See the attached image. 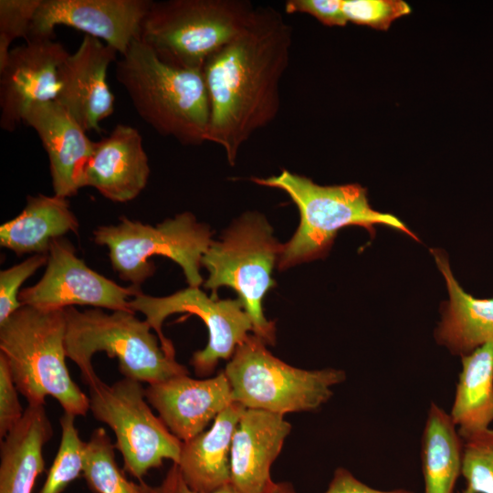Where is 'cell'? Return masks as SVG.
Returning a JSON list of instances; mask_svg holds the SVG:
<instances>
[{
	"label": "cell",
	"mask_w": 493,
	"mask_h": 493,
	"mask_svg": "<svg viewBox=\"0 0 493 493\" xmlns=\"http://www.w3.org/2000/svg\"><path fill=\"white\" fill-rule=\"evenodd\" d=\"M292 36L281 13L257 6L241 33L203 67L210 101L206 142L221 146L231 165L241 146L278 112Z\"/></svg>",
	"instance_id": "obj_1"
},
{
	"label": "cell",
	"mask_w": 493,
	"mask_h": 493,
	"mask_svg": "<svg viewBox=\"0 0 493 493\" xmlns=\"http://www.w3.org/2000/svg\"><path fill=\"white\" fill-rule=\"evenodd\" d=\"M116 79L158 133L184 145L206 142L210 101L202 70L171 66L138 38L117 61Z\"/></svg>",
	"instance_id": "obj_2"
},
{
	"label": "cell",
	"mask_w": 493,
	"mask_h": 493,
	"mask_svg": "<svg viewBox=\"0 0 493 493\" xmlns=\"http://www.w3.org/2000/svg\"><path fill=\"white\" fill-rule=\"evenodd\" d=\"M66 328L65 309L23 305L0 324V353L28 404L43 405L51 396L64 412L85 416L89 400L66 365Z\"/></svg>",
	"instance_id": "obj_3"
},
{
	"label": "cell",
	"mask_w": 493,
	"mask_h": 493,
	"mask_svg": "<svg viewBox=\"0 0 493 493\" xmlns=\"http://www.w3.org/2000/svg\"><path fill=\"white\" fill-rule=\"evenodd\" d=\"M252 181L284 191L300 214L296 233L283 245L278 262L280 270L323 257L338 231L349 226H362L372 236L374 226H383L419 241L397 216L374 210L369 203L367 190L358 184L320 185L306 176L287 170L267 178L255 177Z\"/></svg>",
	"instance_id": "obj_4"
},
{
	"label": "cell",
	"mask_w": 493,
	"mask_h": 493,
	"mask_svg": "<svg viewBox=\"0 0 493 493\" xmlns=\"http://www.w3.org/2000/svg\"><path fill=\"white\" fill-rule=\"evenodd\" d=\"M65 315L66 355L79 368L87 386L100 379L92 365V357L98 351L117 358L124 378L141 383L153 384L189 374L184 365L164 353L151 325L136 317L135 312H106L100 308L80 311L68 307Z\"/></svg>",
	"instance_id": "obj_5"
},
{
	"label": "cell",
	"mask_w": 493,
	"mask_h": 493,
	"mask_svg": "<svg viewBox=\"0 0 493 493\" xmlns=\"http://www.w3.org/2000/svg\"><path fill=\"white\" fill-rule=\"evenodd\" d=\"M255 8L246 0L152 1L139 39L171 66L202 70L241 33Z\"/></svg>",
	"instance_id": "obj_6"
},
{
	"label": "cell",
	"mask_w": 493,
	"mask_h": 493,
	"mask_svg": "<svg viewBox=\"0 0 493 493\" xmlns=\"http://www.w3.org/2000/svg\"><path fill=\"white\" fill-rule=\"evenodd\" d=\"M282 250L283 245L273 236L267 219L247 213L220 241L213 240L201 259L209 274L204 288L212 291L214 299H218L220 287L233 288L250 318L254 335L267 345L276 342V324L264 316L262 301L276 285L271 274Z\"/></svg>",
	"instance_id": "obj_7"
},
{
	"label": "cell",
	"mask_w": 493,
	"mask_h": 493,
	"mask_svg": "<svg viewBox=\"0 0 493 493\" xmlns=\"http://www.w3.org/2000/svg\"><path fill=\"white\" fill-rule=\"evenodd\" d=\"M267 344L248 335L224 372L233 401L246 408L279 414L319 409L333 394L332 387L346 379L342 370H304L274 356Z\"/></svg>",
	"instance_id": "obj_8"
},
{
	"label": "cell",
	"mask_w": 493,
	"mask_h": 493,
	"mask_svg": "<svg viewBox=\"0 0 493 493\" xmlns=\"http://www.w3.org/2000/svg\"><path fill=\"white\" fill-rule=\"evenodd\" d=\"M211 236L209 226L197 222L189 212L156 226L122 215L116 225L100 226L93 231L95 243L109 248L112 268L119 277L139 288L155 272L149 260L153 256L177 263L189 287L199 288L204 283L201 259L213 241Z\"/></svg>",
	"instance_id": "obj_9"
},
{
	"label": "cell",
	"mask_w": 493,
	"mask_h": 493,
	"mask_svg": "<svg viewBox=\"0 0 493 493\" xmlns=\"http://www.w3.org/2000/svg\"><path fill=\"white\" fill-rule=\"evenodd\" d=\"M88 388L89 410L114 432V446L131 476L142 481L164 459L178 462L183 442L152 413L141 382L124 378L109 385L100 378Z\"/></svg>",
	"instance_id": "obj_10"
},
{
	"label": "cell",
	"mask_w": 493,
	"mask_h": 493,
	"mask_svg": "<svg viewBox=\"0 0 493 493\" xmlns=\"http://www.w3.org/2000/svg\"><path fill=\"white\" fill-rule=\"evenodd\" d=\"M130 309L140 311L157 333L164 353L175 357L172 341L163 332V323L172 314L188 312L198 316L208 330L205 349L194 352L190 363L195 374H211L218 362L231 358L236 347L253 331V326L241 300L209 297L196 287H188L166 297H153L142 291L129 302Z\"/></svg>",
	"instance_id": "obj_11"
},
{
	"label": "cell",
	"mask_w": 493,
	"mask_h": 493,
	"mask_svg": "<svg viewBox=\"0 0 493 493\" xmlns=\"http://www.w3.org/2000/svg\"><path fill=\"white\" fill-rule=\"evenodd\" d=\"M141 292L139 287H122L89 267L77 257L72 243L59 237L51 243L42 278L21 289L19 300L22 305L47 309L79 305L132 311L130 298Z\"/></svg>",
	"instance_id": "obj_12"
},
{
	"label": "cell",
	"mask_w": 493,
	"mask_h": 493,
	"mask_svg": "<svg viewBox=\"0 0 493 493\" xmlns=\"http://www.w3.org/2000/svg\"><path fill=\"white\" fill-rule=\"evenodd\" d=\"M151 3L149 0H42L31 22L27 40L53 38L55 27L65 26L102 40L122 56L139 38Z\"/></svg>",
	"instance_id": "obj_13"
},
{
	"label": "cell",
	"mask_w": 493,
	"mask_h": 493,
	"mask_svg": "<svg viewBox=\"0 0 493 493\" xmlns=\"http://www.w3.org/2000/svg\"><path fill=\"white\" fill-rule=\"evenodd\" d=\"M69 54L53 38H33L11 49L0 69V127L14 131L34 104L55 100Z\"/></svg>",
	"instance_id": "obj_14"
},
{
	"label": "cell",
	"mask_w": 493,
	"mask_h": 493,
	"mask_svg": "<svg viewBox=\"0 0 493 493\" xmlns=\"http://www.w3.org/2000/svg\"><path fill=\"white\" fill-rule=\"evenodd\" d=\"M117 52L101 40L84 35L59 71L56 101L86 131H101L100 122L114 112L115 98L107 82Z\"/></svg>",
	"instance_id": "obj_15"
},
{
	"label": "cell",
	"mask_w": 493,
	"mask_h": 493,
	"mask_svg": "<svg viewBox=\"0 0 493 493\" xmlns=\"http://www.w3.org/2000/svg\"><path fill=\"white\" fill-rule=\"evenodd\" d=\"M145 396L167 428L182 442L204 432L234 402L224 371L207 379H194L185 374L149 384Z\"/></svg>",
	"instance_id": "obj_16"
},
{
	"label": "cell",
	"mask_w": 493,
	"mask_h": 493,
	"mask_svg": "<svg viewBox=\"0 0 493 493\" xmlns=\"http://www.w3.org/2000/svg\"><path fill=\"white\" fill-rule=\"evenodd\" d=\"M23 122L36 131L45 148L54 194L63 198L77 194L94 142L56 100L29 107Z\"/></svg>",
	"instance_id": "obj_17"
},
{
	"label": "cell",
	"mask_w": 493,
	"mask_h": 493,
	"mask_svg": "<svg viewBox=\"0 0 493 493\" xmlns=\"http://www.w3.org/2000/svg\"><path fill=\"white\" fill-rule=\"evenodd\" d=\"M151 170L142 138L136 128L118 124L94 142L81 186H90L115 203L136 198L145 188Z\"/></svg>",
	"instance_id": "obj_18"
},
{
	"label": "cell",
	"mask_w": 493,
	"mask_h": 493,
	"mask_svg": "<svg viewBox=\"0 0 493 493\" xmlns=\"http://www.w3.org/2000/svg\"><path fill=\"white\" fill-rule=\"evenodd\" d=\"M283 414L246 408L232 438L231 484L240 493H264L273 482L270 468L290 434Z\"/></svg>",
	"instance_id": "obj_19"
},
{
	"label": "cell",
	"mask_w": 493,
	"mask_h": 493,
	"mask_svg": "<svg viewBox=\"0 0 493 493\" xmlns=\"http://www.w3.org/2000/svg\"><path fill=\"white\" fill-rule=\"evenodd\" d=\"M431 252L449 294V300L442 305L435 338L452 354L462 357L493 341V299H477L467 293L455 278L446 255L440 249Z\"/></svg>",
	"instance_id": "obj_20"
},
{
	"label": "cell",
	"mask_w": 493,
	"mask_h": 493,
	"mask_svg": "<svg viewBox=\"0 0 493 493\" xmlns=\"http://www.w3.org/2000/svg\"><path fill=\"white\" fill-rule=\"evenodd\" d=\"M245 410V406L233 402L215 418L208 430L183 442L176 465L193 490L209 493L231 483L232 438Z\"/></svg>",
	"instance_id": "obj_21"
},
{
	"label": "cell",
	"mask_w": 493,
	"mask_h": 493,
	"mask_svg": "<svg viewBox=\"0 0 493 493\" xmlns=\"http://www.w3.org/2000/svg\"><path fill=\"white\" fill-rule=\"evenodd\" d=\"M52 435L44 404H28L20 421L1 439L0 493H32L45 470L43 447Z\"/></svg>",
	"instance_id": "obj_22"
},
{
	"label": "cell",
	"mask_w": 493,
	"mask_h": 493,
	"mask_svg": "<svg viewBox=\"0 0 493 493\" xmlns=\"http://www.w3.org/2000/svg\"><path fill=\"white\" fill-rule=\"evenodd\" d=\"M79 226L67 198L28 195L23 211L0 226V245L17 256L47 255L55 239L69 232L78 234Z\"/></svg>",
	"instance_id": "obj_23"
},
{
	"label": "cell",
	"mask_w": 493,
	"mask_h": 493,
	"mask_svg": "<svg viewBox=\"0 0 493 493\" xmlns=\"http://www.w3.org/2000/svg\"><path fill=\"white\" fill-rule=\"evenodd\" d=\"M450 417L462 439L493 422V341L461 357Z\"/></svg>",
	"instance_id": "obj_24"
},
{
	"label": "cell",
	"mask_w": 493,
	"mask_h": 493,
	"mask_svg": "<svg viewBox=\"0 0 493 493\" xmlns=\"http://www.w3.org/2000/svg\"><path fill=\"white\" fill-rule=\"evenodd\" d=\"M463 439L449 414L432 402L422 435L425 493H454L462 469Z\"/></svg>",
	"instance_id": "obj_25"
},
{
	"label": "cell",
	"mask_w": 493,
	"mask_h": 493,
	"mask_svg": "<svg viewBox=\"0 0 493 493\" xmlns=\"http://www.w3.org/2000/svg\"><path fill=\"white\" fill-rule=\"evenodd\" d=\"M114 445L103 427L93 430L86 442L83 477L96 493H148V485L129 481L115 460Z\"/></svg>",
	"instance_id": "obj_26"
},
{
	"label": "cell",
	"mask_w": 493,
	"mask_h": 493,
	"mask_svg": "<svg viewBox=\"0 0 493 493\" xmlns=\"http://www.w3.org/2000/svg\"><path fill=\"white\" fill-rule=\"evenodd\" d=\"M75 417L64 412L59 419V447L39 493H62L83 472L86 442L79 435Z\"/></svg>",
	"instance_id": "obj_27"
},
{
	"label": "cell",
	"mask_w": 493,
	"mask_h": 493,
	"mask_svg": "<svg viewBox=\"0 0 493 493\" xmlns=\"http://www.w3.org/2000/svg\"><path fill=\"white\" fill-rule=\"evenodd\" d=\"M461 475L474 493H493V430L463 439Z\"/></svg>",
	"instance_id": "obj_28"
},
{
	"label": "cell",
	"mask_w": 493,
	"mask_h": 493,
	"mask_svg": "<svg viewBox=\"0 0 493 493\" xmlns=\"http://www.w3.org/2000/svg\"><path fill=\"white\" fill-rule=\"evenodd\" d=\"M42 0H0V69L5 66L12 42L28 33Z\"/></svg>",
	"instance_id": "obj_29"
},
{
	"label": "cell",
	"mask_w": 493,
	"mask_h": 493,
	"mask_svg": "<svg viewBox=\"0 0 493 493\" xmlns=\"http://www.w3.org/2000/svg\"><path fill=\"white\" fill-rule=\"evenodd\" d=\"M348 22L387 30L397 18L411 13L403 0H342Z\"/></svg>",
	"instance_id": "obj_30"
},
{
	"label": "cell",
	"mask_w": 493,
	"mask_h": 493,
	"mask_svg": "<svg viewBox=\"0 0 493 493\" xmlns=\"http://www.w3.org/2000/svg\"><path fill=\"white\" fill-rule=\"evenodd\" d=\"M47 262V255H33L0 272V324L23 305L19 300L22 284Z\"/></svg>",
	"instance_id": "obj_31"
},
{
	"label": "cell",
	"mask_w": 493,
	"mask_h": 493,
	"mask_svg": "<svg viewBox=\"0 0 493 493\" xmlns=\"http://www.w3.org/2000/svg\"><path fill=\"white\" fill-rule=\"evenodd\" d=\"M7 362L0 353V437L3 439L20 421L24 411Z\"/></svg>",
	"instance_id": "obj_32"
},
{
	"label": "cell",
	"mask_w": 493,
	"mask_h": 493,
	"mask_svg": "<svg viewBox=\"0 0 493 493\" xmlns=\"http://www.w3.org/2000/svg\"><path fill=\"white\" fill-rule=\"evenodd\" d=\"M287 14H308L329 26H344L348 20L342 8V0H288Z\"/></svg>",
	"instance_id": "obj_33"
},
{
	"label": "cell",
	"mask_w": 493,
	"mask_h": 493,
	"mask_svg": "<svg viewBox=\"0 0 493 493\" xmlns=\"http://www.w3.org/2000/svg\"><path fill=\"white\" fill-rule=\"evenodd\" d=\"M324 493H414L412 490L397 488L393 490H380L369 487L356 478L348 469L338 467Z\"/></svg>",
	"instance_id": "obj_34"
},
{
	"label": "cell",
	"mask_w": 493,
	"mask_h": 493,
	"mask_svg": "<svg viewBox=\"0 0 493 493\" xmlns=\"http://www.w3.org/2000/svg\"><path fill=\"white\" fill-rule=\"evenodd\" d=\"M148 493H204L193 490L184 481L178 466L173 463L162 482L148 486ZM209 493H240L231 483Z\"/></svg>",
	"instance_id": "obj_35"
},
{
	"label": "cell",
	"mask_w": 493,
	"mask_h": 493,
	"mask_svg": "<svg viewBox=\"0 0 493 493\" xmlns=\"http://www.w3.org/2000/svg\"><path fill=\"white\" fill-rule=\"evenodd\" d=\"M264 493H297L292 484L286 481L272 482Z\"/></svg>",
	"instance_id": "obj_36"
},
{
	"label": "cell",
	"mask_w": 493,
	"mask_h": 493,
	"mask_svg": "<svg viewBox=\"0 0 493 493\" xmlns=\"http://www.w3.org/2000/svg\"><path fill=\"white\" fill-rule=\"evenodd\" d=\"M462 493H474V492L472 491V489H470L468 487H467V488L462 491Z\"/></svg>",
	"instance_id": "obj_37"
}]
</instances>
